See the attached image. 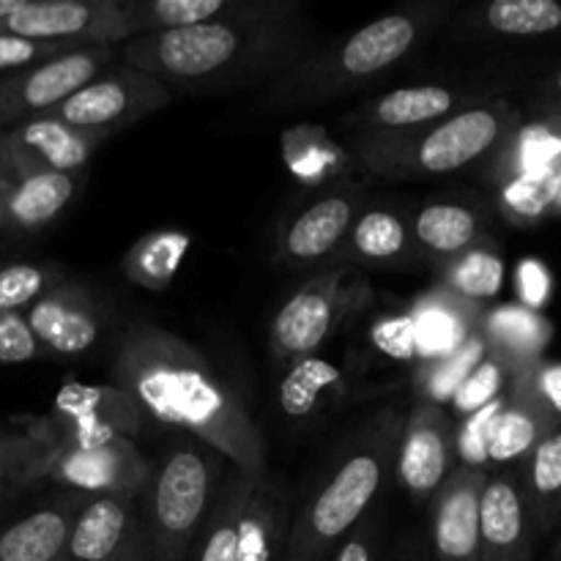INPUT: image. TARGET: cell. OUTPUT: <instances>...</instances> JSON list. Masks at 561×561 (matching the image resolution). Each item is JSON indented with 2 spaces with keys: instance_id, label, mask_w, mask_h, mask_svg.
<instances>
[{
  "instance_id": "cell-43",
  "label": "cell",
  "mask_w": 561,
  "mask_h": 561,
  "mask_svg": "<svg viewBox=\"0 0 561 561\" xmlns=\"http://www.w3.org/2000/svg\"><path fill=\"white\" fill-rule=\"evenodd\" d=\"M334 561H376V548H373L370 526H356L348 540L337 548Z\"/></svg>"
},
{
  "instance_id": "cell-37",
  "label": "cell",
  "mask_w": 561,
  "mask_h": 561,
  "mask_svg": "<svg viewBox=\"0 0 561 561\" xmlns=\"http://www.w3.org/2000/svg\"><path fill=\"white\" fill-rule=\"evenodd\" d=\"M66 53H71V49L60 47V44L31 42V38L14 36V33H0V71H25V66L33 69V66L47 64V60L60 58Z\"/></svg>"
},
{
  "instance_id": "cell-17",
  "label": "cell",
  "mask_w": 561,
  "mask_h": 561,
  "mask_svg": "<svg viewBox=\"0 0 561 561\" xmlns=\"http://www.w3.org/2000/svg\"><path fill=\"white\" fill-rule=\"evenodd\" d=\"M535 520L529 502L510 474H496L482 491L480 557L482 561H529Z\"/></svg>"
},
{
  "instance_id": "cell-42",
  "label": "cell",
  "mask_w": 561,
  "mask_h": 561,
  "mask_svg": "<svg viewBox=\"0 0 561 561\" xmlns=\"http://www.w3.org/2000/svg\"><path fill=\"white\" fill-rule=\"evenodd\" d=\"M510 195H520V197H507L510 206L515 208L518 214H526V217H537V214L542 211V206H546V192H542L540 184H535V181H524V184H515L510 186Z\"/></svg>"
},
{
  "instance_id": "cell-14",
  "label": "cell",
  "mask_w": 561,
  "mask_h": 561,
  "mask_svg": "<svg viewBox=\"0 0 561 561\" xmlns=\"http://www.w3.org/2000/svg\"><path fill=\"white\" fill-rule=\"evenodd\" d=\"M102 140H107V137L96 135V131L75 129L64 121H27V124L5 131L0 175L9 181L27 179L33 173H47V170L75 175V170H80L91 159L93 148Z\"/></svg>"
},
{
  "instance_id": "cell-28",
  "label": "cell",
  "mask_w": 561,
  "mask_h": 561,
  "mask_svg": "<svg viewBox=\"0 0 561 561\" xmlns=\"http://www.w3.org/2000/svg\"><path fill=\"white\" fill-rule=\"evenodd\" d=\"M337 367L329 365L327 359H318V356H307V359L290 365L288 376L279 383V409L290 420H305V416H310L318 409L323 394L332 387H337Z\"/></svg>"
},
{
  "instance_id": "cell-10",
  "label": "cell",
  "mask_w": 561,
  "mask_h": 561,
  "mask_svg": "<svg viewBox=\"0 0 561 561\" xmlns=\"http://www.w3.org/2000/svg\"><path fill=\"white\" fill-rule=\"evenodd\" d=\"M113 58L115 47L77 49L0 80V126L47 118L66 99L102 77Z\"/></svg>"
},
{
  "instance_id": "cell-49",
  "label": "cell",
  "mask_w": 561,
  "mask_h": 561,
  "mask_svg": "<svg viewBox=\"0 0 561 561\" xmlns=\"http://www.w3.org/2000/svg\"><path fill=\"white\" fill-rule=\"evenodd\" d=\"M553 557H557V559L561 561V542H559V546H557V553H553Z\"/></svg>"
},
{
  "instance_id": "cell-8",
  "label": "cell",
  "mask_w": 561,
  "mask_h": 561,
  "mask_svg": "<svg viewBox=\"0 0 561 561\" xmlns=\"http://www.w3.org/2000/svg\"><path fill=\"white\" fill-rule=\"evenodd\" d=\"M0 33L60 44L71 53L118 47L131 38L124 0H44V3L25 0L0 25Z\"/></svg>"
},
{
  "instance_id": "cell-47",
  "label": "cell",
  "mask_w": 561,
  "mask_h": 561,
  "mask_svg": "<svg viewBox=\"0 0 561 561\" xmlns=\"http://www.w3.org/2000/svg\"><path fill=\"white\" fill-rule=\"evenodd\" d=\"M5 131H9V129H0V162H3V146H5Z\"/></svg>"
},
{
  "instance_id": "cell-36",
  "label": "cell",
  "mask_w": 561,
  "mask_h": 561,
  "mask_svg": "<svg viewBox=\"0 0 561 561\" xmlns=\"http://www.w3.org/2000/svg\"><path fill=\"white\" fill-rule=\"evenodd\" d=\"M504 403H507V394L499 398L496 403H491L488 409L477 411L469 420H463L460 425L458 438H455V453H458L460 466H474L480 469L488 460V438H491L493 425H496L499 414H502Z\"/></svg>"
},
{
  "instance_id": "cell-20",
  "label": "cell",
  "mask_w": 561,
  "mask_h": 561,
  "mask_svg": "<svg viewBox=\"0 0 561 561\" xmlns=\"http://www.w3.org/2000/svg\"><path fill=\"white\" fill-rule=\"evenodd\" d=\"M455 104H458V96L444 85L398 88V91L383 93L376 102L365 104L351 118V124L362 129V135L416 131L447 121L449 115H455Z\"/></svg>"
},
{
  "instance_id": "cell-45",
  "label": "cell",
  "mask_w": 561,
  "mask_h": 561,
  "mask_svg": "<svg viewBox=\"0 0 561 561\" xmlns=\"http://www.w3.org/2000/svg\"><path fill=\"white\" fill-rule=\"evenodd\" d=\"M11 184H14V181H9V179H3V175H0V201H3V197L9 195Z\"/></svg>"
},
{
  "instance_id": "cell-6",
  "label": "cell",
  "mask_w": 561,
  "mask_h": 561,
  "mask_svg": "<svg viewBox=\"0 0 561 561\" xmlns=\"http://www.w3.org/2000/svg\"><path fill=\"white\" fill-rule=\"evenodd\" d=\"M438 9L436 5H411V9L392 11V14L376 16L351 33L334 53L321 55V58L301 60L290 77L277 85L279 99H299L307 96H332L337 91H354L370 82L373 77L392 69L398 60H403L422 33L433 25Z\"/></svg>"
},
{
  "instance_id": "cell-44",
  "label": "cell",
  "mask_w": 561,
  "mask_h": 561,
  "mask_svg": "<svg viewBox=\"0 0 561 561\" xmlns=\"http://www.w3.org/2000/svg\"><path fill=\"white\" fill-rule=\"evenodd\" d=\"M22 3H25V0H0V25H3V22L9 20V16L14 14Z\"/></svg>"
},
{
  "instance_id": "cell-25",
  "label": "cell",
  "mask_w": 561,
  "mask_h": 561,
  "mask_svg": "<svg viewBox=\"0 0 561 561\" xmlns=\"http://www.w3.org/2000/svg\"><path fill=\"white\" fill-rule=\"evenodd\" d=\"M414 236L433 255H463L474 250L480 217L460 203H431L416 214Z\"/></svg>"
},
{
  "instance_id": "cell-7",
  "label": "cell",
  "mask_w": 561,
  "mask_h": 561,
  "mask_svg": "<svg viewBox=\"0 0 561 561\" xmlns=\"http://www.w3.org/2000/svg\"><path fill=\"white\" fill-rule=\"evenodd\" d=\"M288 531V502L277 485L236 471L219 491L195 561H285Z\"/></svg>"
},
{
  "instance_id": "cell-39",
  "label": "cell",
  "mask_w": 561,
  "mask_h": 561,
  "mask_svg": "<svg viewBox=\"0 0 561 561\" xmlns=\"http://www.w3.org/2000/svg\"><path fill=\"white\" fill-rule=\"evenodd\" d=\"M376 343L398 359H411L416 354V321L414 318H389L376 327Z\"/></svg>"
},
{
  "instance_id": "cell-34",
  "label": "cell",
  "mask_w": 561,
  "mask_h": 561,
  "mask_svg": "<svg viewBox=\"0 0 561 561\" xmlns=\"http://www.w3.org/2000/svg\"><path fill=\"white\" fill-rule=\"evenodd\" d=\"M186 236L181 233H157L142 241L135 255L126 261V272L142 283L146 288H162L175 274L181 255L186 252Z\"/></svg>"
},
{
  "instance_id": "cell-3",
  "label": "cell",
  "mask_w": 561,
  "mask_h": 561,
  "mask_svg": "<svg viewBox=\"0 0 561 561\" xmlns=\"http://www.w3.org/2000/svg\"><path fill=\"white\" fill-rule=\"evenodd\" d=\"M403 422L398 414H381L365 427L354 447L332 474L301 502L290 518L285 561H323L348 531L356 529L381 491L392 458H398Z\"/></svg>"
},
{
  "instance_id": "cell-35",
  "label": "cell",
  "mask_w": 561,
  "mask_h": 561,
  "mask_svg": "<svg viewBox=\"0 0 561 561\" xmlns=\"http://www.w3.org/2000/svg\"><path fill=\"white\" fill-rule=\"evenodd\" d=\"M47 290H53L47 268L36 263H9L0 268V316H20L25 307L31 310Z\"/></svg>"
},
{
  "instance_id": "cell-22",
  "label": "cell",
  "mask_w": 561,
  "mask_h": 561,
  "mask_svg": "<svg viewBox=\"0 0 561 561\" xmlns=\"http://www.w3.org/2000/svg\"><path fill=\"white\" fill-rule=\"evenodd\" d=\"M75 197V179L71 173H33L11 184L3 197V208L11 222L22 230H36L53 222L69 201Z\"/></svg>"
},
{
  "instance_id": "cell-38",
  "label": "cell",
  "mask_w": 561,
  "mask_h": 561,
  "mask_svg": "<svg viewBox=\"0 0 561 561\" xmlns=\"http://www.w3.org/2000/svg\"><path fill=\"white\" fill-rule=\"evenodd\" d=\"M42 345L22 316H0V365H20L36 359Z\"/></svg>"
},
{
  "instance_id": "cell-27",
  "label": "cell",
  "mask_w": 561,
  "mask_h": 561,
  "mask_svg": "<svg viewBox=\"0 0 561 561\" xmlns=\"http://www.w3.org/2000/svg\"><path fill=\"white\" fill-rule=\"evenodd\" d=\"M409 228L400 219V214L389 208H370L356 217L351 228V250L362 261L373 263H392L400 261L409 250Z\"/></svg>"
},
{
  "instance_id": "cell-13",
  "label": "cell",
  "mask_w": 561,
  "mask_h": 561,
  "mask_svg": "<svg viewBox=\"0 0 561 561\" xmlns=\"http://www.w3.org/2000/svg\"><path fill=\"white\" fill-rule=\"evenodd\" d=\"M64 561H151L148 529L126 496H88Z\"/></svg>"
},
{
  "instance_id": "cell-21",
  "label": "cell",
  "mask_w": 561,
  "mask_h": 561,
  "mask_svg": "<svg viewBox=\"0 0 561 561\" xmlns=\"http://www.w3.org/2000/svg\"><path fill=\"white\" fill-rule=\"evenodd\" d=\"M359 201L351 192H332L307 206L283 236V255L290 263H316L332 255L359 217Z\"/></svg>"
},
{
  "instance_id": "cell-48",
  "label": "cell",
  "mask_w": 561,
  "mask_h": 561,
  "mask_svg": "<svg viewBox=\"0 0 561 561\" xmlns=\"http://www.w3.org/2000/svg\"><path fill=\"white\" fill-rule=\"evenodd\" d=\"M9 438H11V436H9V433H0V447H3V444H5V442H9Z\"/></svg>"
},
{
  "instance_id": "cell-32",
  "label": "cell",
  "mask_w": 561,
  "mask_h": 561,
  "mask_svg": "<svg viewBox=\"0 0 561 561\" xmlns=\"http://www.w3.org/2000/svg\"><path fill=\"white\" fill-rule=\"evenodd\" d=\"M53 438H22L11 436L0 447V504L11 496L20 485L44 477L49 455H53Z\"/></svg>"
},
{
  "instance_id": "cell-11",
  "label": "cell",
  "mask_w": 561,
  "mask_h": 561,
  "mask_svg": "<svg viewBox=\"0 0 561 561\" xmlns=\"http://www.w3.org/2000/svg\"><path fill=\"white\" fill-rule=\"evenodd\" d=\"M345 274V268L318 274L285 301L272 323V348L277 359L296 365L312 356V351L332 334L348 305Z\"/></svg>"
},
{
  "instance_id": "cell-29",
  "label": "cell",
  "mask_w": 561,
  "mask_h": 561,
  "mask_svg": "<svg viewBox=\"0 0 561 561\" xmlns=\"http://www.w3.org/2000/svg\"><path fill=\"white\" fill-rule=\"evenodd\" d=\"M504 288L502 257L488 250H469L444 268V290L466 301L493 299Z\"/></svg>"
},
{
  "instance_id": "cell-1",
  "label": "cell",
  "mask_w": 561,
  "mask_h": 561,
  "mask_svg": "<svg viewBox=\"0 0 561 561\" xmlns=\"http://www.w3.org/2000/svg\"><path fill=\"white\" fill-rule=\"evenodd\" d=\"M113 381L146 420L208 444L247 480L266 477V447L244 400L186 340L159 327L129 329Z\"/></svg>"
},
{
  "instance_id": "cell-26",
  "label": "cell",
  "mask_w": 561,
  "mask_h": 561,
  "mask_svg": "<svg viewBox=\"0 0 561 561\" xmlns=\"http://www.w3.org/2000/svg\"><path fill=\"white\" fill-rule=\"evenodd\" d=\"M524 493L535 529H551L561 518V427L548 433L529 455Z\"/></svg>"
},
{
  "instance_id": "cell-46",
  "label": "cell",
  "mask_w": 561,
  "mask_h": 561,
  "mask_svg": "<svg viewBox=\"0 0 561 561\" xmlns=\"http://www.w3.org/2000/svg\"><path fill=\"white\" fill-rule=\"evenodd\" d=\"M553 91H557V96L561 99V66H559V71H557V80H553Z\"/></svg>"
},
{
  "instance_id": "cell-23",
  "label": "cell",
  "mask_w": 561,
  "mask_h": 561,
  "mask_svg": "<svg viewBox=\"0 0 561 561\" xmlns=\"http://www.w3.org/2000/svg\"><path fill=\"white\" fill-rule=\"evenodd\" d=\"M124 5L129 33L135 38L222 20L239 5V0H124Z\"/></svg>"
},
{
  "instance_id": "cell-40",
  "label": "cell",
  "mask_w": 561,
  "mask_h": 561,
  "mask_svg": "<svg viewBox=\"0 0 561 561\" xmlns=\"http://www.w3.org/2000/svg\"><path fill=\"white\" fill-rule=\"evenodd\" d=\"M529 387L535 398L561 422V362L559 365L535 362L529 367Z\"/></svg>"
},
{
  "instance_id": "cell-18",
  "label": "cell",
  "mask_w": 561,
  "mask_h": 561,
  "mask_svg": "<svg viewBox=\"0 0 561 561\" xmlns=\"http://www.w3.org/2000/svg\"><path fill=\"white\" fill-rule=\"evenodd\" d=\"M88 496L69 493L0 529V561H64Z\"/></svg>"
},
{
  "instance_id": "cell-33",
  "label": "cell",
  "mask_w": 561,
  "mask_h": 561,
  "mask_svg": "<svg viewBox=\"0 0 561 561\" xmlns=\"http://www.w3.org/2000/svg\"><path fill=\"white\" fill-rule=\"evenodd\" d=\"M518 370H524V367H515L513 362H507L504 356L493 354L491 351V354L485 356V362H482V365L477 367L463 383H460L458 392H455L453 398L455 414L469 420L471 414H477V411L496 403L499 398H504V381H507V376H515Z\"/></svg>"
},
{
  "instance_id": "cell-2",
  "label": "cell",
  "mask_w": 561,
  "mask_h": 561,
  "mask_svg": "<svg viewBox=\"0 0 561 561\" xmlns=\"http://www.w3.org/2000/svg\"><path fill=\"white\" fill-rule=\"evenodd\" d=\"M285 14L288 5L283 3L239 0L222 20L129 38L121 44V55L129 69L170 91H225L296 64L305 38L299 22Z\"/></svg>"
},
{
  "instance_id": "cell-15",
  "label": "cell",
  "mask_w": 561,
  "mask_h": 561,
  "mask_svg": "<svg viewBox=\"0 0 561 561\" xmlns=\"http://www.w3.org/2000/svg\"><path fill=\"white\" fill-rule=\"evenodd\" d=\"M488 477L474 466H458L433 507V548L438 561H482L480 557V507Z\"/></svg>"
},
{
  "instance_id": "cell-31",
  "label": "cell",
  "mask_w": 561,
  "mask_h": 561,
  "mask_svg": "<svg viewBox=\"0 0 561 561\" xmlns=\"http://www.w3.org/2000/svg\"><path fill=\"white\" fill-rule=\"evenodd\" d=\"M491 354V343H488L485 332L469 334L463 345L458 351H453L449 356H442L436 365L427 370L425 376V394L431 400H453L455 392L460 389V383L477 370V367L485 362V356Z\"/></svg>"
},
{
  "instance_id": "cell-5",
  "label": "cell",
  "mask_w": 561,
  "mask_h": 561,
  "mask_svg": "<svg viewBox=\"0 0 561 561\" xmlns=\"http://www.w3.org/2000/svg\"><path fill=\"white\" fill-rule=\"evenodd\" d=\"M507 121L504 107L474 104L425 129L362 135L359 157L373 173L387 179L447 175L491 153L502 142Z\"/></svg>"
},
{
  "instance_id": "cell-24",
  "label": "cell",
  "mask_w": 561,
  "mask_h": 561,
  "mask_svg": "<svg viewBox=\"0 0 561 561\" xmlns=\"http://www.w3.org/2000/svg\"><path fill=\"white\" fill-rule=\"evenodd\" d=\"M482 332L493 354L504 356L515 367L540 362L537 354L551 337V327L540 316H535V310H524V307H502L496 312H488Z\"/></svg>"
},
{
  "instance_id": "cell-12",
  "label": "cell",
  "mask_w": 561,
  "mask_h": 561,
  "mask_svg": "<svg viewBox=\"0 0 561 561\" xmlns=\"http://www.w3.org/2000/svg\"><path fill=\"white\" fill-rule=\"evenodd\" d=\"M55 442V438H53ZM44 477L64 485L91 491L93 496H126L151 485L153 469L137 455L129 438H115L102 447H60L55 444Z\"/></svg>"
},
{
  "instance_id": "cell-4",
  "label": "cell",
  "mask_w": 561,
  "mask_h": 561,
  "mask_svg": "<svg viewBox=\"0 0 561 561\" xmlns=\"http://www.w3.org/2000/svg\"><path fill=\"white\" fill-rule=\"evenodd\" d=\"M222 455L203 442L170 449L146 488V520L151 561H186L201 542L219 499Z\"/></svg>"
},
{
  "instance_id": "cell-16",
  "label": "cell",
  "mask_w": 561,
  "mask_h": 561,
  "mask_svg": "<svg viewBox=\"0 0 561 561\" xmlns=\"http://www.w3.org/2000/svg\"><path fill=\"white\" fill-rule=\"evenodd\" d=\"M453 449L455 438L447 416L431 400H422L403 425L398 447V474L411 496L427 499L442 491Z\"/></svg>"
},
{
  "instance_id": "cell-9",
  "label": "cell",
  "mask_w": 561,
  "mask_h": 561,
  "mask_svg": "<svg viewBox=\"0 0 561 561\" xmlns=\"http://www.w3.org/2000/svg\"><path fill=\"white\" fill-rule=\"evenodd\" d=\"M170 99H173V91L168 85L124 66V69L104 71L102 77L88 82L47 118L110 137L162 110L164 104H170Z\"/></svg>"
},
{
  "instance_id": "cell-30",
  "label": "cell",
  "mask_w": 561,
  "mask_h": 561,
  "mask_svg": "<svg viewBox=\"0 0 561 561\" xmlns=\"http://www.w3.org/2000/svg\"><path fill=\"white\" fill-rule=\"evenodd\" d=\"M485 27L504 36H546L561 31L559 0H493L482 11Z\"/></svg>"
},
{
  "instance_id": "cell-41",
  "label": "cell",
  "mask_w": 561,
  "mask_h": 561,
  "mask_svg": "<svg viewBox=\"0 0 561 561\" xmlns=\"http://www.w3.org/2000/svg\"><path fill=\"white\" fill-rule=\"evenodd\" d=\"M518 294L529 310L546 305L548 294H551V279H548V272L537 261H520Z\"/></svg>"
},
{
  "instance_id": "cell-19",
  "label": "cell",
  "mask_w": 561,
  "mask_h": 561,
  "mask_svg": "<svg viewBox=\"0 0 561 561\" xmlns=\"http://www.w3.org/2000/svg\"><path fill=\"white\" fill-rule=\"evenodd\" d=\"M27 327L38 345L60 356H80L99 337V316L77 288H53L27 310Z\"/></svg>"
}]
</instances>
